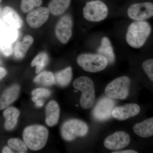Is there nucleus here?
Returning a JSON list of instances; mask_svg holds the SVG:
<instances>
[{
  "instance_id": "f257e3e1",
  "label": "nucleus",
  "mask_w": 153,
  "mask_h": 153,
  "mask_svg": "<svg viewBox=\"0 0 153 153\" xmlns=\"http://www.w3.org/2000/svg\"><path fill=\"white\" fill-rule=\"evenodd\" d=\"M49 136L48 130L43 126L33 125L27 127L23 132V140L28 148L38 151L44 148Z\"/></svg>"
},
{
  "instance_id": "f03ea898",
  "label": "nucleus",
  "mask_w": 153,
  "mask_h": 153,
  "mask_svg": "<svg viewBox=\"0 0 153 153\" xmlns=\"http://www.w3.org/2000/svg\"><path fill=\"white\" fill-rule=\"evenodd\" d=\"M151 32L150 25L147 22L136 21L128 27L126 39L128 44L134 48H140L145 44Z\"/></svg>"
},
{
  "instance_id": "7ed1b4c3",
  "label": "nucleus",
  "mask_w": 153,
  "mask_h": 153,
  "mask_svg": "<svg viewBox=\"0 0 153 153\" xmlns=\"http://www.w3.org/2000/svg\"><path fill=\"white\" fill-rule=\"evenodd\" d=\"M73 85L76 90L80 91L82 94L79 103L84 109H89L93 106L95 101V89L93 81L86 76H81L76 78Z\"/></svg>"
},
{
  "instance_id": "20e7f679",
  "label": "nucleus",
  "mask_w": 153,
  "mask_h": 153,
  "mask_svg": "<svg viewBox=\"0 0 153 153\" xmlns=\"http://www.w3.org/2000/svg\"><path fill=\"white\" fill-rule=\"evenodd\" d=\"M76 62L83 70L87 72L96 73L104 70L108 61L104 56L97 54H84L79 55Z\"/></svg>"
},
{
  "instance_id": "39448f33",
  "label": "nucleus",
  "mask_w": 153,
  "mask_h": 153,
  "mask_svg": "<svg viewBox=\"0 0 153 153\" xmlns=\"http://www.w3.org/2000/svg\"><path fill=\"white\" fill-rule=\"evenodd\" d=\"M130 79L127 76L116 78L108 84L105 92L108 97L112 99H126L129 92Z\"/></svg>"
},
{
  "instance_id": "423d86ee",
  "label": "nucleus",
  "mask_w": 153,
  "mask_h": 153,
  "mask_svg": "<svg viewBox=\"0 0 153 153\" xmlns=\"http://www.w3.org/2000/svg\"><path fill=\"white\" fill-rule=\"evenodd\" d=\"M88 127L84 122L78 119L67 120L62 125L61 134L64 140H73L78 137H83L87 134Z\"/></svg>"
},
{
  "instance_id": "0eeeda50",
  "label": "nucleus",
  "mask_w": 153,
  "mask_h": 153,
  "mask_svg": "<svg viewBox=\"0 0 153 153\" xmlns=\"http://www.w3.org/2000/svg\"><path fill=\"white\" fill-rule=\"evenodd\" d=\"M18 29L9 26L1 19V51L6 57L13 53V44L18 39Z\"/></svg>"
},
{
  "instance_id": "6e6552de",
  "label": "nucleus",
  "mask_w": 153,
  "mask_h": 153,
  "mask_svg": "<svg viewBox=\"0 0 153 153\" xmlns=\"http://www.w3.org/2000/svg\"><path fill=\"white\" fill-rule=\"evenodd\" d=\"M108 14V9L106 5L99 0L86 3L83 9V16L90 22H101L106 18Z\"/></svg>"
},
{
  "instance_id": "1a4fd4ad",
  "label": "nucleus",
  "mask_w": 153,
  "mask_h": 153,
  "mask_svg": "<svg viewBox=\"0 0 153 153\" xmlns=\"http://www.w3.org/2000/svg\"><path fill=\"white\" fill-rule=\"evenodd\" d=\"M109 97L102 98L96 105L92 111V115L96 120L105 121L112 117L115 102Z\"/></svg>"
},
{
  "instance_id": "9d476101",
  "label": "nucleus",
  "mask_w": 153,
  "mask_h": 153,
  "mask_svg": "<svg viewBox=\"0 0 153 153\" xmlns=\"http://www.w3.org/2000/svg\"><path fill=\"white\" fill-rule=\"evenodd\" d=\"M128 14L135 21H144L153 16V4L144 2L133 4L129 7Z\"/></svg>"
},
{
  "instance_id": "9b49d317",
  "label": "nucleus",
  "mask_w": 153,
  "mask_h": 153,
  "mask_svg": "<svg viewBox=\"0 0 153 153\" xmlns=\"http://www.w3.org/2000/svg\"><path fill=\"white\" fill-rule=\"evenodd\" d=\"M73 22L71 17L65 15L61 17L56 25L55 35L58 40L63 44H66L72 36Z\"/></svg>"
},
{
  "instance_id": "f8f14e48",
  "label": "nucleus",
  "mask_w": 153,
  "mask_h": 153,
  "mask_svg": "<svg viewBox=\"0 0 153 153\" xmlns=\"http://www.w3.org/2000/svg\"><path fill=\"white\" fill-rule=\"evenodd\" d=\"M130 142V137L128 134L123 131H118L107 137L104 145L110 150H117L126 147Z\"/></svg>"
},
{
  "instance_id": "ddd939ff",
  "label": "nucleus",
  "mask_w": 153,
  "mask_h": 153,
  "mask_svg": "<svg viewBox=\"0 0 153 153\" xmlns=\"http://www.w3.org/2000/svg\"><path fill=\"white\" fill-rule=\"evenodd\" d=\"M50 11L48 8L45 7L37 8L29 12L26 21L31 28L37 29L41 27L47 22Z\"/></svg>"
},
{
  "instance_id": "4468645a",
  "label": "nucleus",
  "mask_w": 153,
  "mask_h": 153,
  "mask_svg": "<svg viewBox=\"0 0 153 153\" xmlns=\"http://www.w3.org/2000/svg\"><path fill=\"white\" fill-rule=\"evenodd\" d=\"M140 108L135 103H129L123 106L115 107L112 111V117L119 120H125L136 116L139 114Z\"/></svg>"
},
{
  "instance_id": "2eb2a0df",
  "label": "nucleus",
  "mask_w": 153,
  "mask_h": 153,
  "mask_svg": "<svg viewBox=\"0 0 153 153\" xmlns=\"http://www.w3.org/2000/svg\"><path fill=\"white\" fill-rule=\"evenodd\" d=\"M1 19L9 26L20 29L23 26L22 18L14 9L10 7H5L1 11Z\"/></svg>"
},
{
  "instance_id": "dca6fc26",
  "label": "nucleus",
  "mask_w": 153,
  "mask_h": 153,
  "mask_svg": "<svg viewBox=\"0 0 153 153\" xmlns=\"http://www.w3.org/2000/svg\"><path fill=\"white\" fill-rule=\"evenodd\" d=\"M60 109L59 105L55 100H51L46 108V123L47 126L53 127L56 125L59 121Z\"/></svg>"
},
{
  "instance_id": "f3484780",
  "label": "nucleus",
  "mask_w": 153,
  "mask_h": 153,
  "mask_svg": "<svg viewBox=\"0 0 153 153\" xmlns=\"http://www.w3.org/2000/svg\"><path fill=\"white\" fill-rule=\"evenodd\" d=\"M20 87L18 85H14L6 89L2 94L0 101L1 110L7 108L13 102L19 97Z\"/></svg>"
},
{
  "instance_id": "a211bd4d",
  "label": "nucleus",
  "mask_w": 153,
  "mask_h": 153,
  "mask_svg": "<svg viewBox=\"0 0 153 153\" xmlns=\"http://www.w3.org/2000/svg\"><path fill=\"white\" fill-rule=\"evenodd\" d=\"M133 131L141 137L148 138L153 136V117L148 119L141 122L135 124Z\"/></svg>"
},
{
  "instance_id": "6ab92c4d",
  "label": "nucleus",
  "mask_w": 153,
  "mask_h": 153,
  "mask_svg": "<svg viewBox=\"0 0 153 153\" xmlns=\"http://www.w3.org/2000/svg\"><path fill=\"white\" fill-rule=\"evenodd\" d=\"M20 112L19 110L13 107L7 108L3 112L4 118V128L7 131L14 128L18 122Z\"/></svg>"
},
{
  "instance_id": "aec40b11",
  "label": "nucleus",
  "mask_w": 153,
  "mask_h": 153,
  "mask_svg": "<svg viewBox=\"0 0 153 153\" xmlns=\"http://www.w3.org/2000/svg\"><path fill=\"white\" fill-rule=\"evenodd\" d=\"M33 37L30 35H27L24 37L22 42H17L14 48L15 57L19 59L25 57L28 50L33 44Z\"/></svg>"
},
{
  "instance_id": "412c9836",
  "label": "nucleus",
  "mask_w": 153,
  "mask_h": 153,
  "mask_svg": "<svg viewBox=\"0 0 153 153\" xmlns=\"http://www.w3.org/2000/svg\"><path fill=\"white\" fill-rule=\"evenodd\" d=\"M98 54L106 58L108 63L112 64L114 62L115 55L111 43L108 38L103 37L101 40V44L97 50Z\"/></svg>"
},
{
  "instance_id": "4be33fe9",
  "label": "nucleus",
  "mask_w": 153,
  "mask_h": 153,
  "mask_svg": "<svg viewBox=\"0 0 153 153\" xmlns=\"http://www.w3.org/2000/svg\"><path fill=\"white\" fill-rule=\"evenodd\" d=\"M71 0H51L48 5L50 13L53 16H59L66 10Z\"/></svg>"
},
{
  "instance_id": "5701e85b",
  "label": "nucleus",
  "mask_w": 153,
  "mask_h": 153,
  "mask_svg": "<svg viewBox=\"0 0 153 153\" xmlns=\"http://www.w3.org/2000/svg\"><path fill=\"white\" fill-rule=\"evenodd\" d=\"M72 77V68L71 67H67L55 74V83L62 87H64L70 83Z\"/></svg>"
},
{
  "instance_id": "b1692460",
  "label": "nucleus",
  "mask_w": 153,
  "mask_h": 153,
  "mask_svg": "<svg viewBox=\"0 0 153 153\" xmlns=\"http://www.w3.org/2000/svg\"><path fill=\"white\" fill-rule=\"evenodd\" d=\"M33 80L36 83L45 86H49L55 83V75L50 71L40 72Z\"/></svg>"
},
{
  "instance_id": "393cba45",
  "label": "nucleus",
  "mask_w": 153,
  "mask_h": 153,
  "mask_svg": "<svg viewBox=\"0 0 153 153\" xmlns=\"http://www.w3.org/2000/svg\"><path fill=\"white\" fill-rule=\"evenodd\" d=\"M49 61V57L47 53L41 52L34 58L31 63V66L32 67L36 66V73L39 74L41 70H43L44 67L47 66Z\"/></svg>"
},
{
  "instance_id": "a878e982",
  "label": "nucleus",
  "mask_w": 153,
  "mask_h": 153,
  "mask_svg": "<svg viewBox=\"0 0 153 153\" xmlns=\"http://www.w3.org/2000/svg\"><path fill=\"white\" fill-rule=\"evenodd\" d=\"M42 3V0H22L21 10L25 13H29L34 10V8L41 6Z\"/></svg>"
},
{
  "instance_id": "bb28decb",
  "label": "nucleus",
  "mask_w": 153,
  "mask_h": 153,
  "mask_svg": "<svg viewBox=\"0 0 153 153\" xmlns=\"http://www.w3.org/2000/svg\"><path fill=\"white\" fill-rule=\"evenodd\" d=\"M8 144L10 147L19 153H25L27 150V146L25 142H23L19 139H10L8 141Z\"/></svg>"
},
{
  "instance_id": "cd10ccee",
  "label": "nucleus",
  "mask_w": 153,
  "mask_h": 153,
  "mask_svg": "<svg viewBox=\"0 0 153 153\" xmlns=\"http://www.w3.org/2000/svg\"><path fill=\"white\" fill-rule=\"evenodd\" d=\"M142 68L150 79L153 82V59L145 61L143 63Z\"/></svg>"
},
{
  "instance_id": "c85d7f7f",
  "label": "nucleus",
  "mask_w": 153,
  "mask_h": 153,
  "mask_svg": "<svg viewBox=\"0 0 153 153\" xmlns=\"http://www.w3.org/2000/svg\"><path fill=\"white\" fill-rule=\"evenodd\" d=\"M51 94L50 91L44 88H38L35 89L32 92V95L39 98L42 97H47Z\"/></svg>"
},
{
  "instance_id": "c756f323",
  "label": "nucleus",
  "mask_w": 153,
  "mask_h": 153,
  "mask_svg": "<svg viewBox=\"0 0 153 153\" xmlns=\"http://www.w3.org/2000/svg\"><path fill=\"white\" fill-rule=\"evenodd\" d=\"M112 153H137V152L132 150H126L124 151L113 152Z\"/></svg>"
},
{
  "instance_id": "7c9ffc66",
  "label": "nucleus",
  "mask_w": 153,
  "mask_h": 153,
  "mask_svg": "<svg viewBox=\"0 0 153 153\" xmlns=\"http://www.w3.org/2000/svg\"><path fill=\"white\" fill-rule=\"evenodd\" d=\"M6 74H7V71H6V69L4 68L1 67L0 68V78L1 79L5 76Z\"/></svg>"
},
{
  "instance_id": "2f4dec72",
  "label": "nucleus",
  "mask_w": 153,
  "mask_h": 153,
  "mask_svg": "<svg viewBox=\"0 0 153 153\" xmlns=\"http://www.w3.org/2000/svg\"><path fill=\"white\" fill-rule=\"evenodd\" d=\"M3 153H13V152L11 150V149L8 147H5L3 149L2 152Z\"/></svg>"
},
{
  "instance_id": "473e14b6",
  "label": "nucleus",
  "mask_w": 153,
  "mask_h": 153,
  "mask_svg": "<svg viewBox=\"0 0 153 153\" xmlns=\"http://www.w3.org/2000/svg\"><path fill=\"white\" fill-rule=\"evenodd\" d=\"M35 102H36V106L39 107L43 106V105H44L43 102L41 100H39L38 99Z\"/></svg>"
},
{
  "instance_id": "72a5a7b5",
  "label": "nucleus",
  "mask_w": 153,
  "mask_h": 153,
  "mask_svg": "<svg viewBox=\"0 0 153 153\" xmlns=\"http://www.w3.org/2000/svg\"><path fill=\"white\" fill-rule=\"evenodd\" d=\"M76 106H77H77H78V105H76Z\"/></svg>"
}]
</instances>
